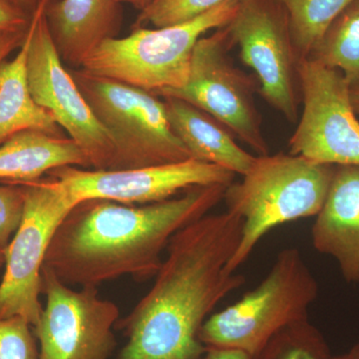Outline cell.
<instances>
[{
  "mask_svg": "<svg viewBox=\"0 0 359 359\" xmlns=\"http://www.w3.org/2000/svg\"><path fill=\"white\" fill-rule=\"evenodd\" d=\"M243 224L231 212L208 214L171 238L154 285L116 325L128 339L118 359H203L201 328L245 282L226 271Z\"/></svg>",
  "mask_w": 359,
  "mask_h": 359,
  "instance_id": "cell-1",
  "label": "cell"
},
{
  "mask_svg": "<svg viewBox=\"0 0 359 359\" xmlns=\"http://www.w3.org/2000/svg\"><path fill=\"white\" fill-rule=\"evenodd\" d=\"M228 186H198L180 197L146 205L87 200L59 224L43 268L60 282L79 287L130 276L155 278L171 238L224 201Z\"/></svg>",
  "mask_w": 359,
  "mask_h": 359,
  "instance_id": "cell-2",
  "label": "cell"
},
{
  "mask_svg": "<svg viewBox=\"0 0 359 359\" xmlns=\"http://www.w3.org/2000/svg\"><path fill=\"white\" fill-rule=\"evenodd\" d=\"M334 165L292 154L256 156L238 183L226 187V211L243 219L240 244L226 271L236 273L269 233L295 219L316 217L334 179Z\"/></svg>",
  "mask_w": 359,
  "mask_h": 359,
  "instance_id": "cell-3",
  "label": "cell"
},
{
  "mask_svg": "<svg viewBox=\"0 0 359 359\" xmlns=\"http://www.w3.org/2000/svg\"><path fill=\"white\" fill-rule=\"evenodd\" d=\"M318 290V280L299 250L283 249L256 289L208 318L200 330L201 342L207 348L255 355L285 328L309 320Z\"/></svg>",
  "mask_w": 359,
  "mask_h": 359,
  "instance_id": "cell-4",
  "label": "cell"
},
{
  "mask_svg": "<svg viewBox=\"0 0 359 359\" xmlns=\"http://www.w3.org/2000/svg\"><path fill=\"white\" fill-rule=\"evenodd\" d=\"M238 0H224L193 20L159 28H133L128 36L108 39L82 63V69L157 94L185 85L195 45L210 30L236 15Z\"/></svg>",
  "mask_w": 359,
  "mask_h": 359,
  "instance_id": "cell-5",
  "label": "cell"
},
{
  "mask_svg": "<svg viewBox=\"0 0 359 359\" xmlns=\"http://www.w3.org/2000/svg\"><path fill=\"white\" fill-rule=\"evenodd\" d=\"M69 70L97 119L114 141L115 170L158 166L192 158L170 126L164 100L159 96L82 68Z\"/></svg>",
  "mask_w": 359,
  "mask_h": 359,
  "instance_id": "cell-6",
  "label": "cell"
},
{
  "mask_svg": "<svg viewBox=\"0 0 359 359\" xmlns=\"http://www.w3.org/2000/svg\"><path fill=\"white\" fill-rule=\"evenodd\" d=\"M44 0L32 14L27 35L26 74L35 102L48 111L71 140L83 151L90 169L115 170L114 141L93 110L56 48L46 20Z\"/></svg>",
  "mask_w": 359,
  "mask_h": 359,
  "instance_id": "cell-7",
  "label": "cell"
},
{
  "mask_svg": "<svg viewBox=\"0 0 359 359\" xmlns=\"http://www.w3.org/2000/svg\"><path fill=\"white\" fill-rule=\"evenodd\" d=\"M16 184L25 189V214L6 248L0 318L20 316L35 327L43 309L39 297L47 250L59 224L78 203L51 176Z\"/></svg>",
  "mask_w": 359,
  "mask_h": 359,
  "instance_id": "cell-8",
  "label": "cell"
},
{
  "mask_svg": "<svg viewBox=\"0 0 359 359\" xmlns=\"http://www.w3.org/2000/svg\"><path fill=\"white\" fill-rule=\"evenodd\" d=\"M235 46L228 25L201 37L194 48L185 85L156 95L175 97L192 104L221 122L257 156L269 155L254 98L259 88L255 78L231 61L230 51Z\"/></svg>",
  "mask_w": 359,
  "mask_h": 359,
  "instance_id": "cell-9",
  "label": "cell"
},
{
  "mask_svg": "<svg viewBox=\"0 0 359 359\" xmlns=\"http://www.w3.org/2000/svg\"><path fill=\"white\" fill-rule=\"evenodd\" d=\"M228 26L243 62L257 74L259 94L287 121H297L302 103L301 60L282 4L238 0L237 13Z\"/></svg>",
  "mask_w": 359,
  "mask_h": 359,
  "instance_id": "cell-10",
  "label": "cell"
},
{
  "mask_svg": "<svg viewBox=\"0 0 359 359\" xmlns=\"http://www.w3.org/2000/svg\"><path fill=\"white\" fill-rule=\"evenodd\" d=\"M304 109L290 154L320 164L359 166V121L351 84L339 70L306 58L299 63Z\"/></svg>",
  "mask_w": 359,
  "mask_h": 359,
  "instance_id": "cell-11",
  "label": "cell"
},
{
  "mask_svg": "<svg viewBox=\"0 0 359 359\" xmlns=\"http://www.w3.org/2000/svg\"><path fill=\"white\" fill-rule=\"evenodd\" d=\"M42 294L46 304L33 327L39 359H110L117 340L114 327L120 311L101 299L95 287L71 289L42 268Z\"/></svg>",
  "mask_w": 359,
  "mask_h": 359,
  "instance_id": "cell-12",
  "label": "cell"
},
{
  "mask_svg": "<svg viewBox=\"0 0 359 359\" xmlns=\"http://www.w3.org/2000/svg\"><path fill=\"white\" fill-rule=\"evenodd\" d=\"M47 175L58 181L78 204L99 199L128 205L162 202L194 187L230 186L237 176L224 168L194 158L127 170L65 166L52 170Z\"/></svg>",
  "mask_w": 359,
  "mask_h": 359,
  "instance_id": "cell-13",
  "label": "cell"
},
{
  "mask_svg": "<svg viewBox=\"0 0 359 359\" xmlns=\"http://www.w3.org/2000/svg\"><path fill=\"white\" fill-rule=\"evenodd\" d=\"M311 242L332 257L346 283H359V166H337L327 200L316 216Z\"/></svg>",
  "mask_w": 359,
  "mask_h": 359,
  "instance_id": "cell-14",
  "label": "cell"
},
{
  "mask_svg": "<svg viewBox=\"0 0 359 359\" xmlns=\"http://www.w3.org/2000/svg\"><path fill=\"white\" fill-rule=\"evenodd\" d=\"M46 20L65 65L80 68L101 43L119 35L121 0H50Z\"/></svg>",
  "mask_w": 359,
  "mask_h": 359,
  "instance_id": "cell-15",
  "label": "cell"
},
{
  "mask_svg": "<svg viewBox=\"0 0 359 359\" xmlns=\"http://www.w3.org/2000/svg\"><path fill=\"white\" fill-rule=\"evenodd\" d=\"M170 126L194 159L244 176L256 160L240 147L236 136L218 120L192 104L163 97Z\"/></svg>",
  "mask_w": 359,
  "mask_h": 359,
  "instance_id": "cell-16",
  "label": "cell"
},
{
  "mask_svg": "<svg viewBox=\"0 0 359 359\" xmlns=\"http://www.w3.org/2000/svg\"><path fill=\"white\" fill-rule=\"evenodd\" d=\"M65 166L90 169L89 161L74 141L65 135L25 130L0 145V181H36Z\"/></svg>",
  "mask_w": 359,
  "mask_h": 359,
  "instance_id": "cell-17",
  "label": "cell"
},
{
  "mask_svg": "<svg viewBox=\"0 0 359 359\" xmlns=\"http://www.w3.org/2000/svg\"><path fill=\"white\" fill-rule=\"evenodd\" d=\"M28 44L26 32L16 55L0 65V145L25 130L62 135L53 116L35 102L30 93L26 74Z\"/></svg>",
  "mask_w": 359,
  "mask_h": 359,
  "instance_id": "cell-18",
  "label": "cell"
},
{
  "mask_svg": "<svg viewBox=\"0 0 359 359\" xmlns=\"http://www.w3.org/2000/svg\"><path fill=\"white\" fill-rule=\"evenodd\" d=\"M309 58L339 70L351 86L359 83V0L339 14Z\"/></svg>",
  "mask_w": 359,
  "mask_h": 359,
  "instance_id": "cell-19",
  "label": "cell"
},
{
  "mask_svg": "<svg viewBox=\"0 0 359 359\" xmlns=\"http://www.w3.org/2000/svg\"><path fill=\"white\" fill-rule=\"evenodd\" d=\"M289 18L299 60L309 58L330 25L353 0H278Z\"/></svg>",
  "mask_w": 359,
  "mask_h": 359,
  "instance_id": "cell-20",
  "label": "cell"
},
{
  "mask_svg": "<svg viewBox=\"0 0 359 359\" xmlns=\"http://www.w3.org/2000/svg\"><path fill=\"white\" fill-rule=\"evenodd\" d=\"M334 356L320 330L306 320L278 332L250 359H332Z\"/></svg>",
  "mask_w": 359,
  "mask_h": 359,
  "instance_id": "cell-21",
  "label": "cell"
},
{
  "mask_svg": "<svg viewBox=\"0 0 359 359\" xmlns=\"http://www.w3.org/2000/svg\"><path fill=\"white\" fill-rule=\"evenodd\" d=\"M224 0H154L142 11L133 28L165 27L193 20L201 14L211 11ZM132 28V29H133Z\"/></svg>",
  "mask_w": 359,
  "mask_h": 359,
  "instance_id": "cell-22",
  "label": "cell"
},
{
  "mask_svg": "<svg viewBox=\"0 0 359 359\" xmlns=\"http://www.w3.org/2000/svg\"><path fill=\"white\" fill-rule=\"evenodd\" d=\"M0 359H39L34 330L25 318H0Z\"/></svg>",
  "mask_w": 359,
  "mask_h": 359,
  "instance_id": "cell-23",
  "label": "cell"
},
{
  "mask_svg": "<svg viewBox=\"0 0 359 359\" xmlns=\"http://www.w3.org/2000/svg\"><path fill=\"white\" fill-rule=\"evenodd\" d=\"M0 185V249L6 250L20 228L25 208V189L21 184Z\"/></svg>",
  "mask_w": 359,
  "mask_h": 359,
  "instance_id": "cell-24",
  "label": "cell"
},
{
  "mask_svg": "<svg viewBox=\"0 0 359 359\" xmlns=\"http://www.w3.org/2000/svg\"><path fill=\"white\" fill-rule=\"evenodd\" d=\"M30 18L32 16L14 6L9 0H0V34L26 32Z\"/></svg>",
  "mask_w": 359,
  "mask_h": 359,
  "instance_id": "cell-25",
  "label": "cell"
},
{
  "mask_svg": "<svg viewBox=\"0 0 359 359\" xmlns=\"http://www.w3.org/2000/svg\"><path fill=\"white\" fill-rule=\"evenodd\" d=\"M26 32L1 33L0 34V65L6 61L13 51L20 48L23 40H25Z\"/></svg>",
  "mask_w": 359,
  "mask_h": 359,
  "instance_id": "cell-26",
  "label": "cell"
},
{
  "mask_svg": "<svg viewBox=\"0 0 359 359\" xmlns=\"http://www.w3.org/2000/svg\"><path fill=\"white\" fill-rule=\"evenodd\" d=\"M249 354L236 349L207 348L203 359H250Z\"/></svg>",
  "mask_w": 359,
  "mask_h": 359,
  "instance_id": "cell-27",
  "label": "cell"
},
{
  "mask_svg": "<svg viewBox=\"0 0 359 359\" xmlns=\"http://www.w3.org/2000/svg\"><path fill=\"white\" fill-rule=\"evenodd\" d=\"M11 4L18 7L21 11H25L28 15L32 16V14L34 13L35 9L39 6L44 0H9Z\"/></svg>",
  "mask_w": 359,
  "mask_h": 359,
  "instance_id": "cell-28",
  "label": "cell"
},
{
  "mask_svg": "<svg viewBox=\"0 0 359 359\" xmlns=\"http://www.w3.org/2000/svg\"><path fill=\"white\" fill-rule=\"evenodd\" d=\"M121 2L123 4H129V6L134 7L135 9L142 13V11L148 8L154 2V0H121Z\"/></svg>",
  "mask_w": 359,
  "mask_h": 359,
  "instance_id": "cell-29",
  "label": "cell"
},
{
  "mask_svg": "<svg viewBox=\"0 0 359 359\" xmlns=\"http://www.w3.org/2000/svg\"><path fill=\"white\" fill-rule=\"evenodd\" d=\"M351 101L354 112L359 115V83L351 86Z\"/></svg>",
  "mask_w": 359,
  "mask_h": 359,
  "instance_id": "cell-30",
  "label": "cell"
},
{
  "mask_svg": "<svg viewBox=\"0 0 359 359\" xmlns=\"http://www.w3.org/2000/svg\"><path fill=\"white\" fill-rule=\"evenodd\" d=\"M337 356H339V359H359V344H355L348 353Z\"/></svg>",
  "mask_w": 359,
  "mask_h": 359,
  "instance_id": "cell-31",
  "label": "cell"
},
{
  "mask_svg": "<svg viewBox=\"0 0 359 359\" xmlns=\"http://www.w3.org/2000/svg\"><path fill=\"white\" fill-rule=\"evenodd\" d=\"M6 264V250L0 249V269Z\"/></svg>",
  "mask_w": 359,
  "mask_h": 359,
  "instance_id": "cell-32",
  "label": "cell"
},
{
  "mask_svg": "<svg viewBox=\"0 0 359 359\" xmlns=\"http://www.w3.org/2000/svg\"><path fill=\"white\" fill-rule=\"evenodd\" d=\"M332 359H339V356H337V355H334V358H332Z\"/></svg>",
  "mask_w": 359,
  "mask_h": 359,
  "instance_id": "cell-33",
  "label": "cell"
}]
</instances>
